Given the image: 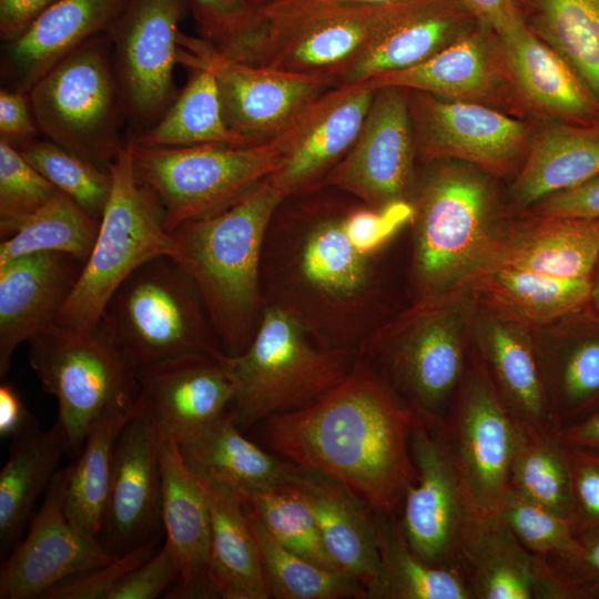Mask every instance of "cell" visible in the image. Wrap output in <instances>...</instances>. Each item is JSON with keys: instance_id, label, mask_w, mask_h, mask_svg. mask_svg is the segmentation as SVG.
Masks as SVG:
<instances>
[{"instance_id": "obj_45", "label": "cell", "mask_w": 599, "mask_h": 599, "mask_svg": "<svg viewBox=\"0 0 599 599\" xmlns=\"http://www.w3.org/2000/svg\"><path fill=\"white\" fill-rule=\"evenodd\" d=\"M243 504L284 547L321 567L339 571L324 547L312 510L290 484L251 495L243 498Z\"/></svg>"}, {"instance_id": "obj_32", "label": "cell", "mask_w": 599, "mask_h": 599, "mask_svg": "<svg viewBox=\"0 0 599 599\" xmlns=\"http://www.w3.org/2000/svg\"><path fill=\"white\" fill-rule=\"evenodd\" d=\"M599 175V128L535 121L527 156L510 187L515 205L540 200Z\"/></svg>"}, {"instance_id": "obj_43", "label": "cell", "mask_w": 599, "mask_h": 599, "mask_svg": "<svg viewBox=\"0 0 599 599\" xmlns=\"http://www.w3.org/2000/svg\"><path fill=\"white\" fill-rule=\"evenodd\" d=\"M99 226V220L70 196L57 191L12 236L1 241L0 265L38 252L63 253L84 263Z\"/></svg>"}, {"instance_id": "obj_23", "label": "cell", "mask_w": 599, "mask_h": 599, "mask_svg": "<svg viewBox=\"0 0 599 599\" xmlns=\"http://www.w3.org/2000/svg\"><path fill=\"white\" fill-rule=\"evenodd\" d=\"M159 439L139 410L118 438L99 541L122 556L158 540L162 524V475Z\"/></svg>"}, {"instance_id": "obj_56", "label": "cell", "mask_w": 599, "mask_h": 599, "mask_svg": "<svg viewBox=\"0 0 599 599\" xmlns=\"http://www.w3.org/2000/svg\"><path fill=\"white\" fill-rule=\"evenodd\" d=\"M530 207L534 216L599 219V175L551 194Z\"/></svg>"}, {"instance_id": "obj_27", "label": "cell", "mask_w": 599, "mask_h": 599, "mask_svg": "<svg viewBox=\"0 0 599 599\" xmlns=\"http://www.w3.org/2000/svg\"><path fill=\"white\" fill-rule=\"evenodd\" d=\"M160 466L164 542L180 569L165 597L215 598L209 579L211 514L205 486L185 464L174 440L162 441Z\"/></svg>"}, {"instance_id": "obj_35", "label": "cell", "mask_w": 599, "mask_h": 599, "mask_svg": "<svg viewBox=\"0 0 599 599\" xmlns=\"http://www.w3.org/2000/svg\"><path fill=\"white\" fill-rule=\"evenodd\" d=\"M480 302L499 319L542 325L589 302L590 278H561L511 267L479 270L468 276ZM466 278V280H467Z\"/></svg>"}, {"instance_id": "obj_14", "label": "cell", "mask_w": 599, "mask_h": 599, "mask_svg": "<svg viewBox=\"0 0 599 599\" xmlns=\"http://www.w3.org/2000/svg\"><path fill=\"white\" fill-rule=\"evenodd\" d=\"M410 450L417 479L406 493L398 515L403 532L424 561L460 569L463 538L475 511L459 476L444 420L419 414Z\"/></svg>"}, {"instance_id": "obj_12", "label": "cell", "mask_w": 599, "mask_h": 599, "mask_svg": "<svg viewBox=\"0 0 599 599\" xmlns=\"http://www.w3.org/2000/svg\"><path fill=\"white\" fill-rule=\"evenodd\" d=\"M190 0H128L108 29L124 115L141 134L172 104L177 93L180 22ZM138 134V135H139Z\"/></svg>"}, {"instance_id": "obj_62", "label": "cell", "mask_w": 599, "mask_h": 599, "mask_svg": "<svg viewBox=\"0 0 599 599\" xmlns=\"http://www.w3.org/2000/svg\"><path fill=\"white\" fill-rule=\"evenodd\" d=\"M397 1H402V0H278L270 4L283 3V4L367 7V6H382V4L393 3Z\"/></svg>"}, {"instance_id": "obj_21", "label": "cell", "mask_w": 599, "mask_h": 599, "mask_svg": "<svg viewBox=\"0 0 599 599\" xmlns=\"http://www.w3.org/2000/svg\"><path fill=\"white\" fill-rule=\"evenodd\" d=\"M224 355L184 354L136 370L139 410L161 441L181 444L231 409L235 384Z\"/></svg>"}, {"instance_id": "obj_61", "label": "cell", "mask_w": 599, "mask_h": 599, "mask_svg": "<svg viewBox=\"0 0 599 599\" xmlns=\"http://www.w3.org/2000/svg\"><path fill=\"white\" fill-rule=\"evenodd\" d=\"M556 434L565 446L599 454V407L583 418L558 428Z\"/></svg>"}, {"instance_id": "obj_8", "label": "cell", "mask_w": 599, "mask_h": 599, "mask_svg": "<svg viewBox=\"0 0 599 599\" xmlns=\"http://www.w3.org/2000/svg\"><path fill=\"white\" fill-rule=\"evenodd\" d=\"M135 175L160 200L167 231L233 205L278 170L277 135L245 146H144L128 140Z\"/></svg>"}, {"instance_id": "obj_10", "label": "cell", "mask_w": 599, "mask_h": 599, "mask_svg": "<svg viewBox=\"0 0 599 599\" xmlns=\"http://www.w3.org/2000/svg\"><path fill=\"white\" fill-rule=\"evenodd\" d=\"M109 48L105 33L90 39L28 92L39 131L105 171L124 145L120 125L125 116Z\"/></svg>"}, {"instance_id": "obj_51", "label": "cell", "mask_w": 599, "mask_h": 599, "mask_svg": "<svg viewBox=\"0 0 599 599\" xmlns=\"http://www.w3.org/2000/svg\"><path fill=\"white\" fill-rule=\"evenodd\" d=\"M569 474L570 514L575 536L599 527V454L564 445Z\"/></svg>"}, {"instance_id": "obj_5", "label": "cell", "mask_w": 599, "mask_h": 599, "mask_svg": "<svg viewBox=\"0 0 599 599\" xmlns=\"http://www.w3.org/2000/svg\"><path fill=\"white\" fill-rule=\"evenodd\" d=\"M224 361L235 384L230 412L241 428L313 403L355 362L352 353L325 345L276 304L265 305L247 348L225 354Z\"/></svg>"}, {"instance_id": "obj_1", "label": "cell", "mask_w": 599, "mask_h": 599, "mask_svg": "<svg viewBox=\"0 0 599 599\" xmlns=\"http://www.w3.org/2000/svg\"><path fill=\"white\" fill-rule=\"evenodd\" d=\"M418 418L394 385L358 358L313 403L261 423L284 459L339 480L376 514L398 516L417 479L410 437Z\"/></svg>"}, {"instance_id": "obj_22", "label": "cell", "mask_w": 599, "mask_h": 599, "mask_svg": "<svg viewBox=\"0 0 599 599\" xmlns=\"http://www.w3.org/2000/svg\"><path fill=\"white\" fill-rule=\"evenodd\" d=\"M375 89L367 82L334 85L301 109L275 135L283 162L270 175L286 197L322 183L355 142Z\"/></svg>"}, {"instance_id": "obj_46", "label": "cell", "mask_w": 599, "mask_h": 599, "mask_svg": "<svg viewBox=\"0 0 599 599\" xmlns=\"http://www.w3.org/2000/svg\"><path fill=\"white\" fill-rule=\"evenodd\" d=\"M28 162L55 189L101 220L108 203L112 175L50 140H30L16 145Z\"/></svg>"}, {"instance_id": "obj_20", "label": "cell", "mask_w": 599, "mask_h": 599, "mask_svg": "<svg viewBox=\"0 0 599 599\" xmlns=\"http://www.w3.org/2000/svg\"><path fill=\"white\" fill-rule=\"evenodd\" d=\"M365 82L373 89L398 87L478 103L532 121L510 72L500 35L481 21L427 61Z\"/></svg>"}, {"instance_id": "obj_37", "label": "cell", "mask_w": 599, "mask_h": 599, "mask_svg": "<svg viewBox=\"0 0 599 599\" xmlns=\"http://www.w3.org/2000/svg\"><path fill=\"white\" fill-rule=\"evenodd\" d=\"M480 349L487 373L515 418L539 430L556 432L540 359L527 334L514 323L491 321L481 334Z\"/></svg>"}, {"instance_id": "obj_3", "label": "cell", "mask_w": 599, "mask_h": 599, "mask_svg": "<svg viewBox=\"0 0 599 599\" xmlns=\"http://www.w3.org/2000/svg\"><path fill=\"white\" fill-rule=\"evenodd\" d=\"M286 199L268 176L227 209L171 231L174 258L194 282L226 355L243 353L260 323L264 241Z\"/></svg>"}, {"instance_id": "obj_52", "label": "cell", "mask_w": 599, "mask_h": 599, "mask_svg": "<svg viewBox=\"0 0 599 599\" xmlns=\"http://www.w3.org/2000/svg\"><path fill=\"white\" fill-rule=\"evenodd\" d=\"M201 38L227 51L244 38L256 22L251 0H190Z\"/></svg>"}, {"instance_id": "obj_28", "label": "cell", "mask_w": 599, "mask_h": 599, "mask_svg": "<svg viewBox=\"0 0 599 599\" xmlns=\"http://www.w3.org/2000/svg\"><path fill=\"white\" fill-rule=\"evenodd\" d=\"M286 483L312 510L324 547L337 569L367 590L376 578L379 561L377 516L373 508L339 480L293 463Z\"/></svg>"}, {"instance_id": "obj_57", "label": "cell", "mask_w": 599, "mask_h": 599, "mask_svg": "<svg viewBox=\"0 0 599 599\" xmlns=\"http://www.w3.org/2000/svg\"><path fill=\"white\" fill-rule=\"evenodd\" d=\"M39 128L35 122L29 93L1 89L0 91V134L4 139L18 145L33 140Z\"/></svg>"}, {"instance_id": "obj_13", "label": "cell", "mask_w": 599, "mask_h": 599, "mask_svg": "<svg viewBox=\"0 0 599 599\" xmlns=\"http://www.w3.org/2000/svg\"><path fill=\"white\" fill-rule=\"evenodd\" d=\"M409 112L418 158L467 163L495 177L516 176L535 130V121L420 91L409 90Z\"/></svg>"}, {"instance_id": "obj_2", "label": "cell", "mask_w": 599, "mask_h": 599, "mask_svg": "<svg viewBox=\"0 0 599 599\" xmlns=\"http://www.w3.org/2000/svg\"><path fill=\"white\" fill-rule=\"evenodd\" d=\"M346 213L305 215L264 241L260 278L274 301L325 345L359 354L373 335L374 273L345 230Z\"/></svg>"}, {"instance_id": "obj_24", "label": "cell", "mask_w": 599, "mask_h": 599, "mask_svg": "<svg viewBox=\"0 0 599 599\" xmlns=\"http://www.w3.org/2000/svg\"><path fill=\"white\" fill-rule=\"evenodd\" d=\"M460 569L474 599H568L546 559L517 539L498 510L470 518Z\"/></svg>"}, {"instance_id": "obj_59", "label": "cell", "mask_w": 599, "mask_h": 599, "mask_svg": "<svg viewBox=\"0 0 599 599\" xmlns=\"http://www.w3.org/2000/svg\"><path fill=\"white\" fill-rule=\"evenodd\" d=\"M40 429L37 419L27 409L16 387L0 386V437L16 439Z\"/></svg>"}, {"instance_id": "obj_15", "label": "cell", "mask_w": 599, "mask_h": 599, "mask_svg": "<svg viewBox=\"0 0 599 599\" xmlns=\"http://www.w3.org/2000/svg\"><path fill=\"white\" fill-rule=\"evenodd\" d=\"M177 63L203 68L217 83L227 125L253 143L277 134L335 80L251 64L224 54L203 38L179 33Z\"/></svg>"}, {"instance_id": "obj_53", "label": "cell", "mask_w": 599, "mask_h": 599, "mask_svg": "<svg viewBox=\"0 0 599 599\" xmlns=\"http://www.w3.org/2000/svg\"><path fill=\"white\" fill-rule=\"evenodd\" d=\"M545 559L568 599H599V527L576 536L569 552Z\"/></svg>"}, {"instance_id": "obj_31", "label": "cell", "mask_w": 599, "mask_h": 599, "mask_svg": "<svg viewBox=\"0 0 599 599\" xmlns=\"http://www.w3.org/2000/svg\"><path fill=\"white\" fill-rule=\"evenodd\" d=\"M598 261L599 219L530 215L504 236L499 234L475 272L511 267L561 278H589Z\"/></svg>"}, {"instance_id": "obj_18", "label": "cell", "mask_w": 599, "mask_h": 599, "mask_svg": "<svg viewBox=\"0 0 599 599\" xmlns=\"http://www.w3.org/2000/svg\"><path fill=\"white\" fill-rule=\"evenodd\" d=\"M416 156L409 90L378 88L355 142L322 184L347 192L372 209L409 201Z\"/></svg>"}, {"instance_id": "obj_39", "label": "cell", "mask_w": 599, "mask_h": 599, "mask_svg": "<svg viewBox=\"0 0 599 599\" xmlns=\"http://www.w3.org/2000/svg\"><path fill=\"white\" fill-rule=\"evenodd\" d=\"M138 405L139 400L135 405L108 409L93 425L77 460L72 463L64 511L70 524L89 538L99 540L115 445Z\"/></svg>"}, {"instance_id": "obj_25", "label": "cell", "mask_w": 599, "mask_h": 599, "mask_svg": "<svg viewBox=\"0 0 599 599\" xmlns=\"http://www.w3.org/2000/svg\"><path fill=\"white\" fill-rule=\"evenodd\" d=\"M83 262L57 252L27 254L0 265V377L18 346L57 324Z\"/></svg>"}, {"instance_id": "obj_29", "label": "cell", "mask_w": 599, "mask_h": 599, "mask_svg": "<svg viewBox=\"0 0 599 599\" xmlns=\"http://www.w3.org/2000/svg\"><path fill=\"white\" fill-rule=\"evenodd\" d=\"M500 38L510 72L532 121L599 128V100L557 51L527 24Z\"/></svg>"}, {"instance_id": "obj_38", "label": "cell", "mask_w": 599, "mask_h": 599, "mask_svg": "<svg viewBox=\"0 0 599 599\" xmlns=\"http://www.w3.org/2000/svg\"><path fill=\"white\" fill-rule=\"evenodd\" d=\"M376 516L379 561L366 599H474L460 569L433 566L413 551L398 516Z\"/></svg>"}, {"instance_id": "obj_11", "label": "cell", "mask_w": 599, "mask_h": 599, "mask_svg": "<svg viewBox=\"0 0 599 599\" xmlns=\"http://www.w3.org/2000/svg\"><path fill=\"white\" fill-rule=\"evenodd\" d=\"M28 359L58 403L68 453L77 456L97 420L110 408L135 405L140 388L131 367L97 325L79 333L59 325L28 342Z\"/></svg>"}, {"instance_id": "obj_6", "label": "cell", "mask_w": 599, "mask_h": 599, "mask_svg": "<svg viewBox=\"0 0 599 599\" xmlns=\"http://www.w3.org/2000/svg\"><path fill=\"white\" fill-rule=\"evenodd\" d=\"M98 326L135 370L184 354L225 353L194 282L169 255L139 266L110 297Z\"/></svg>"}, {"instance_id": "obj_4", "label": "cell", "mask_w": 599, "mask_h": 599, "mask_svg": "<svg viewBox=\"0 0 599 599\" xmlns=\"http://www.w3.org/2000/svg\"><path fill=\"white\" fill-rule=\"evenodd\" d=\"M409 196L415 224L414 277L433 298L484 262L499 233L498 197L489 174L458 161H432Z\"/></svg>"}, {"instance_id": "obj_34", "label": "cell", "mask_w": 599, "mask_h": 599, "mask_svg": "<svg viewBox=\"0 0 599 599\" xmlns=\"http://www.w3.org/2000/svg\"><path fill=\"white\" fill-rule=\"evenodd\" d=\"M202 481L211 514L209 579L215 598H270L243 499L225 485Z\"/></svg>"}, {"instance_id": "obj_44", "label": "cell", "mask_w": 599, "mask_h": 599, "mask_svg": "<svg viewBox=\"0 0 599 599\" xmlns=\"http://www.w3.org/2000/svg\"><path fill=\"white\" fill-rule=\"evenodd\" d=\"M509 489L569 518V474L564 445L556 432H544L520 423Z\"/></svg>"}, {"instance_id": "obj_19", "label": "cell", "mask_w": 599, "mask_h": 599, "mask_svg": "<svg viewBox=\"0 0 599 599\" xmlns=\"http://www.w3.org/2000/svg\"><path fill=\"white\" fill-rule=\"evenodd\" d=\"M71 470L72 464L57 471L24 537L3 559L0 599H42L61 581L118 557L108 552L98 539L82 535L68 520L64 500Z\"/></svg>"}, {"instance_id": "obj_58", "label": "cell", "mask_w": 599, "mask_h": 599, "mask_svg": "<svg viewBox=\"0 0 599 599\" xmlns=\"http://www.w3.org/2000/svg\"><path fill=\"white\" fill-rule=\"evenodd\" d=\"M476 18L500 37L526 26L518 0H463Z\"/></svg>"}, {"instance_id": "obj_63", "label": "cell", "mask_w": 599, "mask_h": 599, "mask_svg": "<svg viewBox=\"0 0 599 599\" xmlns=\"http://www.w3.org/2000/svg\"><path fill=\"white\" fill-rule=\"evenodd\" d=\"M593 308L599 313V274L595 283L591 284L590 298Z\"/></svg>"}, {"instance_id": "obj_49", "label": "cell", "mask_w": 599, "mask_h": 599, "mask_svg": "<svg viewBox=\"0 0 599 599\" xmlns=\"http://www.w3.org/2000/svg\"><path fill=\"white\" fill-rule=\"evenodd\" d=\"M517 539L540 557L562 555L576 546L570 519L509 489L498 509Z\"/></svg>"}, {"instance_id": "obj_47", "label": "cell", "mask_w": 599, "mask_h": 599, "mask_svg": "<svg viewBox=\"0 0 599 599\" xmlns=\"http://www.w3.org/2000/svg\"><path fill=\"white\" fill-rule=\"evenodd\" d=\"M548 397L556 430L599 407V338L585 339L564 357Z\"/></svg>"}, {"instance_id": "obj_60", "label": "cell", "mask_w": 599, "mask_h": 599, "mask_svg": "<svg viewBox=\"0 0 599 599\" xmlns=\"http://www.w3.org/2000/svg\"><path fill=\"white\" fill-rule=\"evenodd\" d=\"M58 0H0V35L9 42Z\"/></svg>"}, {"instance_id": "obj_30", "label": "cell", "mask_w": 599, "mask_h": 599, "mask_svg": "<svg viewBox=\"0 0 599 599\" xmlns=\"http://www.w3.org/2000/svg\"><path fill=\"white\" fill-rule=\"evenodd\" d=\"M128 0H58L29 28L6 42L2 70L12 90L29 92L54 64L105 33Z\"/></svg>"}, {"instance_id": "obj_9", "label": "cell", "mask_w": 599, "mask_h": 599, "mask_svg": "<svg viewBox=\"0 0 599 599\" xmlns=\"http://www.w3.org/2000/svg\"><path fill=\"white\" fill-rule=\"evenodd\" d=\"M387 4H270L224 54L271 69L327 77L338 84L380 31Z\"/></svg>"}, {"instance_id": "obj_64", "label": "cell", "mask_w": 599, "mask_h": 599, "mask_svg": "<svg viewBox=\"0 0 599 599\" xmlns=\"http://www.w3.org/2000/svg\"><path fill=\"white\" fill-rule=\"evenodd\" d=\"M278 0H251V3L253 4L254 9L257 10L266 4L276 2Z\"/></svg>"}, {"instance_id": "obj_48", "label": "cell", "mask_w": 599, "mask_h": 599, "mask_svg": "<svg viewBox=\"0 0 599 599\" xmlns=\"http://www.w3.org/2000/svg\"><path fill=\"white\" fill-rule=\"evenodd\" d=\"M58 190L18 148L0 139V237L12 236Z\"/></svg>"}, {"instance_id": "obj_54", "label": "cell", "mask_w": 599, "mask_h": 599, "mask_svg": "<svg viewBox=\"0 0 599 599\" xmlns=\"http://www.w3.org/2000/svg\"><path fill=\"white\" fill-rule=\"evenodd\" d=\"M413 217L410 201L395 202L382 209L366 206L345 214L344 230L354 248L369 257Z\"/></svg>"}, {"instance_id": "obj_41", "label": "cell", "mask_w": 599, "mask_h": 599, "mask_svg": "<svg viewBox=\"0 0 599 599\" xmlns=\"http://www.w3.org/2000/svg\"><path fill=\"white\" fill-rule=\"evenodd\" d=\"M530 31L557 51L599 100V0H518Z\"/></svg>"}, {"instance_id": "obj_42", "label": "cell", "mask_w": 599, "mask_h": 599, "mask_svg": "<svg viewBox=\"0 0 599 599\" xmlns=\"http://www.w3.org/2000/svg\"><path fill=\"white\" fill-rule=\"evenodd\" d=\"M256 538L270 598L366 599L365 587L353 577L321 567L280 544L244 506Z\"/></svg>"}, {"instance_id": "obj_50", "label": "cell", "mask_w": 599, "mask_h": 599, "mask_svg": "<svg viewBox=\"0 0 599 599\" xmlns=\"http://www.w3.org/2000/svg\"><path fill=\"white\" fill-rule=\"evenodd\" d=\"M156 541L152 540L103 566L61 581L42 599H108L110 592L129 572L158 551Z\"/></svg>"}, {"instance_id": "obj_40", "label": "cell", "mask_w": 599, "mask_h": 599, "mask_svg": "<svg viewBox=\"0 0 599 599\" xmlns=\"http://www.w3.org/2000/svg\"><path fill=\"white\" fill-rule=\"evenodd\" d=\"M190 70L185 87L163 115L151 128L130 140L144 146L164 148L256 144L227 125L214 75L203 68Z\"/></svg>"}, {"instance_id": "obj_16", "label": "cell", "mask_w": 599, "mask_h": 599, "mask_svg": "<svg viewBox=\"0 0 599 599\" xmlns=\"http://www.w3.org/2000/svg\"><path fill=\"white\" fill-rule=\"evenodd\" d=\"M461 382L444 425L471 508L487 514L499 509L509 490L520 422L483 365L464 373Z\"/></svg>"}, {"instance_id": "obj_26", "label": "cell", "mask_w": 599, "mask_h": 599, "mask_svg": "<svg viewBox=\"0 0 599 599\" xmlns=\"http://www.w3.org/2000/svg\"><path fill=\"white\" fill-rule=\"evenodd\" d=\"M478 21L463 0L393 2L380 31L338 84L423 63L467 34Z\"/></svg>"}, {"instance_id": "obj_33", "label": "cell", "mask_w": 599, "mask_h": 599, "mask_svg": "<svg viewBox=\"0 0 599 599\" xmlns=\"http://www.w3.org/2000/svg\"><path fill=\"white\" fill-rule=\"evenodd\" d=\"M189 468L202 480L219 483L241 498L284 485L292 463L247 439L231 412L177 444Z\"/></svg>"}, {"instance_id": "obj_36", "label": "cell", "mask_w": 599, "mask_h": 599, "mask_svg": "<svg viewBox=\"0 0 599 599\" xmlns=\"http://www.w3.org/2000/svg\"><path fill=\"white\" fill-rule=\"evenodd\" d=\"M0 470V551L6 558L26 532L34 505L59 470L68 445L61 425L11 440Z\"/></svg>"}, {"instance_id": "obj_55", "label": "cell", "mask_w": 599, "mask_h": 599, "mask_svg": "<svg viewBox=\"0 0 599 599\" xmlns=\"http://www.w3.org/2000/svg\"><path fill=\"white\" fill-rule=\"evenodd\" d=\"M179 577L177 561L164 542L151 558L129 572L108 599H153L171 588Z\"/></svg>"}, {"instance_id": "obj_7", "label": "cell", "mask_w": 599, "mask_h": 599, "mask_svg": "<svg viewBox=\"0 0 599 599\" xmlns=\"http://www.w3.org/2000/svg\"><path fill=\"white\" fill-rule=\"evenodd\" d=\"M109 170L111 193L97 238L57 317V325L73 332L94 329L110 297L139 266L176 252L160 200L135 175L129 142Z\"/></svg>"}, {"instance_id": "obj_17", "label": "cell", "mask_w": 599, "mask_h": 599, "mask_svg": "<svg viewBox=\"0 0 599 599\" xmlns=\"http://www.w3.org/2000/svg\"><path fill=\"white\" fill-rule=\"evenodd\" d=\"M383 354L394 387L416 410L444 420L448 402L465 372V349L457 318L422 305L402 325L378 328L359 355Z\"/></svg>"}]
</instances>
